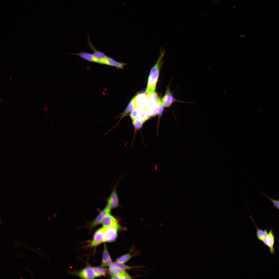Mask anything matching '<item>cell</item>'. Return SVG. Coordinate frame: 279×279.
Segmentation results:
<instances>
[{
	"label": "cell",
	"mask_w": 279,
	"mask_h": 279,
	"mask_svg": "<svg viewBox=\"0 0 279 279\" xmlns=\"http://www.w3.org/2000/svg\"><path fill=\"white\" fill-rule=\"evenodd\" d=\"M262 193L270 200L273 205L274 207L279 210V200L272 199L263 193Z\"/></svg>",
	"instance_id": "cell-24"
},
{
	"label": "cell",
	"mask_w": 279,
	"mask_h": 279,
	"mask_svg": "<svg viewBox=\"0 0 279 279\" xmlns=\"http://www.w3.org/2000/svg\"><path fill=\"white\" fill-rule=\"evenodd\" d=\"M135 107V104L134 97L129 103L126 109L123 113L122 117L127 115Z\"/></svg>",
	"instance_id": "cell-17"
},
{
	"label": "cell",
	"mask_w": 279,
	"mask_h": 279,
	"mask_svg": "<svg viewBox=\"0 0 279 279\" xmlns=\"http://www.w3.org/2000/svg\"><path fill=\"white\" fill-rule=\"evenodd\" d=\"M70 54L78 56L87 61L93 63L92 53L88 52H82L78 53H70Z\"/></svg>",
	"instance_id": "cell-16"
},
{
	"label": "cell",
	"mask_w": 279,
	"mask_h": 279,
	"mask_svg": "<svg viewBox=\"0 0 279 279\" xmlns=\"http://www.w3.org/2000/svg\"><path fill=\"white\" fill-rule=\"evenodd\" d=\"M119 228L117 227H103V242H112L114 241L117 238V230Z\"/></svg>",
	"instance_id": "cell-2"
},
{
	"label": "cell",
	"mask_w": 279,
	"mask_h": 279,
	"mask_svg": "<svg viewBox=\"0 0 279 279\" xmlns=\"http://www.w3.org/2000/svg\"><path fill=\"white\" fill-rule=\"evenodd\" d=\"M104 234L103 228L99 229L94 234L93 239L91 242L92 246H97L103 242Z\"/></svg>",
	"instance_id": "cell-10"
},
{
	"label": "cell",
	"mask_w": 279,
	"mask_h": 279,
	"mask_svg": "<svg viewBox=\"0 0 279 279\" xmlns=\"http://www.w3.org/2000/svg\"><path fill=\"white\" fill-rule=\"evenodd\" d=\"M247 208L249 210L250 214V216H249V217L253 221L254 224L255 225V228H256V235L257 237L259 240L263 242L264 240L265 236L266 234L268 232L267 230L266 229H264V230H263L262 229L259 228L257 227L254 222V219L251 214V212L250 211L248 207Z\"/></svg>",
	"instance_id": "cell-14"
},
{
	"label": "cell",
	"mask_w": 279,
	"mask_h": 279,
	"mask_svg": "<svg viewBox=\"0 0 279 279\" xmlns=\"http://www.w3.org/2000/svg\"><path fill=\"white\" fill-rule=\"evenodd\" d=\"M118 197L115 190L112 192L107 200V205L111 209L115 208L119 205Z\"/></svg>",
	"instance_id": "cell-12"
},
{
	"label": "cell",
	"mask_w": 279,
	"mask_h": 279,
	"mask_svg": "<svg viewBox=\"0 0 279 279\" xmlns=\"http://www.w3.org/2000/svg\"><path fill=\"white\" fill-rule=\"evenodd\" d=\"M112 262L108 251L106 245L105 244L104 245V249L101 266L102 267L110 266Z\"/></svg>",
	"instance_id": "cell-13"
},
{
	"label": "cell",
	"mask_w": 279,
	"mask_h": 279,
	"mask_svg": "<svg viewBox=\"0 0 279 279\" xmlns=\"http://www.w3.org/2000/svg\"><path fill=\"white\" fill-rule=\"evenodd\" d=\"M135 107L139 109L145 110L147 100V95L145 93L137 94L134 97Z\"/></svg>",
	"instance_id": "cell-5"
},
{
	"label": "cell",
	"mask_w": 279,
	"mask_h": 279,
	"mask_svg": "<svg viewBox=\"0 0 279 279\" xmlns=\"http://www.w3.org/2000/svg\"><path fill=\"white\" fill-rule=\"evenodd\" d=\"M130 253H128L122 255L116 259V262L118 263L124 264L127 262L133 257Z\"/></svg>",
	"instance_id": "cell-19"
},
{
	"label": "cell",
	"mask_w": 279,
	"mask_h": 279,
	"mask_svg": "<svg viewBox=\"0 0 279 279\" xmlns=\"http://www.w3.org/2000/svg\"><path fill=\"white\" fill-rule=\"evenodd\" d=\"M109 272L111 276L118 274H121L126 272L123 269L114 264L113 262L109 266Z\"/></svg>",
	"instance_id": "cell-15"
},
{
	"label": "cell",
	"mask_w": 279,
	"mask_h": 279,
	"mask_svg": "<svg viewBox=\"0 0 279 279\" xmlns=\"http://www.w3.org/2000/svg\"></svg>",
	"instance_id": "cell-27"
},
{
	"label": "cell",
	"mask_w": 279,
	"mask_h": 279,
	"mask_svg": "<svg viewBox=\"0 0 279 279\" xmlns=\"http://www.w3.org/2000/svg\"><path fill=\"white\" fill-rule=\"evenodd\" d=\"M111 209L107 205L105 208L101 211L94 221L90 223V227L93 228L101 223L102 220L104 216L110 213Z\"/></svg>",
	"instance_id": "cell-8"
},
{
	"label": "cell",
	"mask_w": 279,
	"mask_h": 279,
	"mask_svg": "<svg viewBox=\"0 0 279 279\" xmlns=\"http://www.w3.org/2000/svg\"><path fill=\"white\" fill-rule=\"evenodd\" d=\"M138 119L143 123L146 121V110L145 109H140L139 110L138 116Z\"/></svg>",
	"instance_id": "cell-21"
},
{
	"label": "cell",
	"mask_w": 279,
	"mask_h": 279,
	"mask_svg": "<svg viewBox=\"0 0 279 279\" xmlns=\"http://www.w3.org/2000/svg\"><path fill=\"white\" fill-rule=\"evenodd\" d=\"M47 107H45V108H44V110H45V111H44L45 112L46 111H47Z\"/></svg>",
	"instance_id": "cell-26"
},
{
	"label": "cell",
	"mask_w": 279,
	"mask_h": 279,
	"mask_svg": "<svg viewBox=\"0 0 279 279\" xmlns=\"http://www.w3.org/2000/svg\"><path fill=\"white\" fill-rule=\"evenodd\" d=\"M113 263L114 264L116 265L121 268L124 270L130 269L133 268V267H132L127 266L124 265L123 264L119 263L117 262Z\"/></svg>",
	"instance_id": "cell-25"
},
{
	"label": "cell",
	"mask_w": 279,
	"mask_h": 279,
	"mask_svg": "<svg viewBox=\"0 0 279 279\" xmlns=\"http://www.w3.org/2000/svg\"><path fill=\"white\" fill-rule=\"evenodd\" d=\"M147 98L149 99L154 102L157 101L160 98L157 94L155 92L147 93Z\"/></svg>",
	"instance_id": "cell-22"
},
{
	"label": "cell",
	"mask_w": 279,
	"mask_h": 279,
	"mask_svg": "<svg viewBox=\"0 0 279 279\" xmlns=\"http://www.w3.org/2000/svg\"><path fill=\"white\" fill-rule=\"evenodd\" d=\"M79 276L83 279H93L95 277L92 268L87 267L81 270L79 273Z\"/></svg>",
	"instance_id": "cell-11"
},
{
	"label": "cell",
	"mask_w": 279,
	"mask_h": 279,
	"mask_svg": "<svg viewBox=\"0 0 279 279\" xmlns=\"http://www.w3.org/2000/svg\"><path fill=\"white\" fill-rule=\"evenodd\" d=\"M89 37L88 36L87 43L88 45L93 52L92 53L93 63L101 64L106 56L103 52L97 50L95 48L91 42Z\"/></svg>",
	"instance_id": "cell-3"
},
{
	"label": "cell",
	"mask_w": 279,
	"mask_h": 279,
	"mask_svg": "<svg viewBox=\"0 0 279 279\" xmlns=\"http://www.w3.org/2000/svg\"><path fill=\"white\" fill-rule=\"evenodd\" d=\"M95 277H98L105 276L106 274V270L104 268L98 267L92 268Z\"/></svg>",
	"instance_id": "cell-18"
},
{
	"label": "cell",
	"mask_w": 279,
	"mask_h": 279,
	"mask_svg": "<svg viewBox=\"0 0 279 279\" xmlns=\"http://www.w3.org/2000/svg\"><path fill=\"white\" fill-rule=\"evenodd\" d=\"M101 223L103 227H117L120 228L116 219L110 213L105 215L102 218Z\"/></svg>",
	"instance_id": "cell-6"
},
{
	"label": "cell",
	"mask_w": 279,
	"mask_h": 279,
	"mask_svg": "<svg viewBox=\"0 0 279 279\" xmlns=\"http://www.w3.org/2000/svg\"><path fill=\"white\" fill-rule=\"evenodd\" d=\"M165 53L164 49L160 50L156 61L151 69L146 90V92L147 93L155 92L160 71L163 64V59Z\"/></svg>",
	"instance_id": "cell-1"
},
{
	"label": "cell",
	"mask_w": 279,
	"mask_h": 279,
	"mask_svg": "<svg viewBox=\"0 0 279 279\" xmlns=\"http://www.w3.org/2000/svg\"><path fill=\"white\" fill-rule=\"evenodd\" d=\"M274 236L273 229H271L269 232L266 234L263 243L268 247L270 253L272 254H275V250L274 247Z\"/></svg>",
	"instance_id": "cell-4"
},
{
	"label": "cell",
	"mask_w": 279,
	"mask_h": 279,
	"mask_svg": "<svg viewBox=\"0 0 279 279\" xmlns=\"http://www.w3.org/2000/svg\"><path fill=\"white\" fill-rule=\"evenodd\" d=\"M161 100L164 106L166 107H170L175 101V99L173 97L169 87L167 88L165 95L161 99Z\"/></svg>",
	"instance_id": "cell-9"
},
{
	"label": "cell",
	"mask_w": 279,
	"mask_h": 279,
	"mask_svg": "<svg viewBox=\"0 0 279 279\" xmlns=\"http://www.w3.org/2000/svg\"><path fill=\"white\" fill-rule=\"evenodd\" d=\"M132 122L134 128V135L135 136L136 132L142 127L143 123L137 118L133 120Z\"/></svg>",
	"instance_id": "cell-20"
},
{
	"label": "cell",
	"mask_w": 279,
	"mask_h": 279,
	"mask_svg": "<svg viewBox=\"0 0 279 279\" xmlns=\"http://www.w3.org/2000/svg\"><path fill=\"white\" fill-rule=\"evenodd\" d=\"M139 111V109L136 107H135L131 111L130 114V117L132 121L137 117Z\"/></svg>",
	"instance_id": "cell-23"
},
{
	"label": "cell",
	"mask_w": 279,
	"mask_h": 279,
	"mask_svg": "<svg viewBox=\"0 0 279 279\" xmlns=\"http://www.w3.org/2000/svg\"><path fill=\"white\" fill-rule=\"evenodd\" d=\"M101 64L113 66L118 69H122L127 64L118 61L106 56Z\"/></svg>",
	"instance_id": "cell-7"
}]
</instances>
